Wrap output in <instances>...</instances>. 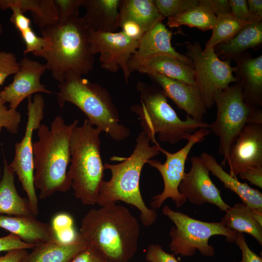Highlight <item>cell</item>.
I'll return each mask as SVG.
<instances>
[{
	"mask_svg": "<svg viewBox=\"0 0 262 262\" xmlns=\"http://www.w3.org/2000/svg\"><path fill=\"white\" fill-rule=\"evenodd\" d=\"M140 232L139 223L129 209L111 203L90 209L82 220L79 233L107 262H128L136 251Z\"/></svg>",
	"mask_w": 262,
	"mask_h": 262,
	"instance_id": "6da1fadb",
	"label": "cell"
},
{
	"mask_svg": "<svg viewBox=\"0 0 262 262\" xmlns=\"http://www.w3.org/2000/svg\"><path fill=\"white\" fill-rule=\"evenodd\" d=\"M75 120L66 124L60 115L51 122L50 127L41 124L37 130L38 140L33 143L34 175L39 198L45 199L56 192H65L71 187L68 174L70 163V139Z\"/></svg>",
	"mask_w": 262,
	"mask_h": 262,
	"instance_id": "7a4b0ae2",
	"label": "cell"
},
{
	"mask_svg": "<svg viewBox=\"0 0 262 262\" xmlns=\"http://www.w3.org/2000/svg\"><path fill=\"white\" fill-rule=\"evenodd\" d=\"M148 137L143 131L136 139L135 148L127 158L113 157L111 159L121 161L117 164H104V169L111 173V179L101 183L96 204L100 207L121 201L135 207L139 211L143 225L148 227L157 220L155 209L148 208L140 190V178L142 169L147 162L159 154L160 145L150 146Z\"/></svg>",
	"mask_w": 262,
	"mask_h": 262,
	"instance_id": "3957f363",
	"label": "cell"
},
{
	"mask_svg": "<svg viewBox=\"0 0 262 262\" xmlns=\"http://www.w3.org/2000/svg\"><path fill=\"white\" fill-rule=\"evenodd\" d=\"M41 33L47 44L35 56L46 60L47 69L55 80L62 82L68 72L82 75L92 71L94 55L91 51L88 30L83 17L72 16L64 24L41 30Z\"/></svg>",
	"mask_w": 262,
	"mask_h": 262,
	"instance_id": "277c9868",
	"label": "cell"
},
{
	"mask_svg": "<svg viewBox=\"0 0 262 262\" xmlns=\"http://www.w3.org/2000/svg\"><path fill=\"white\" fill-rule=\"evenodd\" d=\"M58 88L56 98L60 108L66 102L73 104L85 114L93 126L115 141H122L129 137L130 131L120 123L118 110L106 88L72 72L65 75Z\"/></svg>",
	"mask_w": 262,
	"mask_h": 262,
	"instance_id": "5b68a950",
	"label": "cell"
},
{
	"mask_svg": "<svg viewBox=\"0 0 262 262\" xmlns=\"http://www.w3.org/2000/svg\"><path fill=\"white\" fill-rule=\"evenodd\" d=\"M136 89L140 94L141 104L131 106V111L140 121L143 131L155 145L159 140L174 145L200 128H208L209 124L187 116L181 119L168 103L167 97L161 88L139 81Z\"/></svg>",
	"mask_w": 262,
	"mask_h": 262,
	"instance_id": "8992f818",
	"label": "cell"
},
{
	"mask_svg": "<svg viewBox=\"0 0 262 262\" xmlns=\"http://www.w3.org/2000/svg\"><path fill=\"white\" fill-rule=\"evenodd\" d=\"M73 128L70 139L71 164L68 174L76 198L86 205L96 204L104 176L100 153L101 131L85 119Z\"/></svg>",
	"mask_w": 262,
	"mask_h": 262,
	"instance_id": "52a82bcc",
	"label": "cell"
},
{
	"mask_svg": "<svg viewBox=\"0 0 262 262\" xmlns=\"http://www.w3.org/2000/svg\"><path fill=\"white\" fill-rule=\"evenodd\" d=\"M214 103L216 117L208 129L219 137L218 151L224 156L222 164L225 165L230 147L244 127L248 124H262V111L245 101L240 82L217 92Z\"/></svg>",
	"mask_w": 262,
	"mask_h": 262,
	"instance_id": "ba28073f",
	"label": "cell"
},
{
	"mask_svg": "<svg viewBox=\"0 0 262 262\" xmlns=\"http://www.w3.org/2000/svg\"><path fill=\"white\" fill-rule=\"evenodd\" d=\"M162 212L175 225L169 231L171 239L169 248L175 255L191 257L198 250L204 257H213L215 250L209 244V240L214 235H222L228 242H235L238 233L226 227L221 221L208 222L197 220L175 211L167 205L163 207Z\"/></svg>",
	"mask_w": 262,
	"mask_h": 262,
	"instance_id": "9c48e42d",
	"label": "cell"
},
{
	"mask_svg": "<svg viewBox=\"0 0 262 262\" xmlns=\"http://www.w3.org/2000/svg\"><path fill=\"white\" fill-rule=\"evenodd\" d=\"M187 57L192 62L195 81L203 104L206 109L214 104L215 93L227 88L231 83L238 82L233 75L235 67L229 60L222 61L214 48L203 49L198 42H185Z\"/></svg>",
	"mask_w": 262,
	"mask_h": 262,
	"instance_id": "30bf717a",
	"label": "cell"
},
{
	"mask_svg": "<svg viewBox=\"0 0 262 262\" xmlns=\"http://www.w3.org/2000/svg\"><path fill=\"white\" fill-rule=\"evenodd\" d=\"M27 115L25 133L22 140L15 145L14 158L9 165L17 176L32 212L36 216L39 213L38 200L34 184L33 132L41 124L44 117L45 100L40 94H35L33 98H27Z\"/></svg>",
	"mask_w": 262,
	"mask_h": 262,
	"instance_id": "8fae6325",
	"label": "cell"
},
{
	"mask_svg": "<svg viewBox=\"0 0 262 262\" xmlns=\"http://www.w3.org/2000/svg\"><path fill=\"white\" fill-rule=\"evenodd\" d=\"M210 132L208 128H200L190 134L187 138V144L179 150L170 153L161 147L160 152L166 157L164 163L156 159H150L147 163L156 169L160 173L164 181L163 192L153 196L150 206L153 209L160 208L164 201L171 198L177 208L183 206L186 199L180 194L179 186L185 174V165L189 152L196 143L202 141Z\"/></svg>",
	"mask_w": 262,
	"mask_h": 262,
	"instance_id": "7c38bea8",
	"label": "cell"
},
{
	"mask_svg": "<svg viewBox=\"0 0 262 262\" xmlns=\"http://www.w3.org/2000/svg\"><path fill=\"white\" fill-rule=\"evenodd\" d=\"M88 30L91 52L94 55L100 54L101 67L112 73L121 69L128 84L131 74L129 62L136 51L139 41L129 38L121 31L108 33Z\"/></svg>",
	"mask_w": 262,
	"mask_h": 262,
	"instance_id": "4fadbf2b",
	"label": "cell"
},
{
	"mask_svg": "<svg viewBox=\"0 0 262 262\" xmlns=\"http://www.w3.org/2000/svg\"><path fill=\"white\" fill-rule=\"evenodd\" d=\"M191 166L185 173L179 186L180 194L191 203L200 205L213 204L226 211L230 206L222 199L220 191L210 177V171L200 157L191 158Z\"/></svg>",
	"mask_w": 262,
	"mask_h": 262,
	"instance_id": "5bb4252c",
	"label": "cell"
},
{
	"mask_svg": "<svg viewBox=\"0 0 262 262\" xmlns=\"http://www.w3.org/2000/svg\"><path fill=\"white\" fill-rule=\"evenodd\" d=\"M19 68L12 82L0 91V99L8 103L9 108L16 110L20 103L33 94L53 92L41 82V77L47 70L45 64L24 57L19 62Z\"/></svg>",
	"mask_w": 262,
	"mask_h": 262,
	"instance_id": "9a60e30c",
	"label": "cell"
},
{
	"mask_svg": "<svg viewBox=\"0 0 262 262\" xmlns=\"http://www.w3.org/2000/svg\"><path fill=\"white\" fill-rule=\"evenodd\" d=\"M226 163L229 174L237 178L247 167L262 166V124L244 127L230 147Z\"/></svg>",
	"mask_w": 262,
	"mask_h": 262,
	"instance_id": "2e32d148",
	"label": "cell"
},
{
	"mask_svg": "<svg viewBox=\"0 0 262 262\" xmlns=\"http://www.w3.org/2000/svg\"><path fill=\"white\" fill-rule=\"evenodd\" d=\"M172 33L162 21L155 24L145 33L139 41L138 46L129 62L131 73L136 71L139 66L147 60L158 55L175 57L192 66L191 60L186 55L177 51L171 44Z\"/></svg>",
	"mask_w": 262,
	"mask_h": 262,
	"instance_id": "e0dca14e",
	"label": "cell"
},
{
	"mask_svg": "<svg viewBox=\"0 0 262 262\" xmlns=\"http://www.w3.org/2000/svg\"><path fill=\"white\" fill-rule=\"evenodd\" d=\"M147 75L161 88L167 98L178 107L185 112L187 116L203 121L207 109L196 86L189 85L156 73Z\"/></svg>",
	"mask_w": 262,
	"mask_h": 262,
	"instance_id": "ac0fdd59",
	"label": "cell"
},
{
	"mask_svg": "<svg viewBox=\"0 0 262 262\" xmlns=\"http://www.w3.org/2000/svg\"><path fill=\"white\" fill-rule=\"evenodd\" d=\"M32 216L0 215V228L35 246L57 240L51 225Z\"/></svg>",
	"mask_w": 262,
	"mask_h": 262,
	"instance_id": "d6986e66",
	"label": "cell"
},
{
	"mask_svg": "<svg viewBox=\"0 0 262 262\" xmlns=\"http://www.w3.org/2000/svg\"><path fill=\"white\" fill-rule=\"evenodd\" d=\"M237 59V72L243 85L245 101L256 107L262 105V56L252 58L250 56Z\"/></svg>",
	"mask_w": 262,
	"mask_h": 262,
	"instance_id": "ffe728a7",
	"label": "cell"
},
{
	"mask_svg": "<svg viewBox=\"0 0 262 262\" xmlns=\"http://www.w3.org/2000/svg\"><path fill=\"white\" fill-rule=\"evenodd\" d=\"M120 0H82L86 10L84 18L88 29L115 33L119 28Z\"/></svg>",
	"mask_w": 262,
	"mask_h": 262,
	"instance_id": "44dd1931",
	"label": "cell"
},
{
	"mask_svg": "<svg viewBox=\"0 0 262 262\" xmlns=\"http://www.w3.org/2000/svg\"><path fill=\"white\" fill-rule=\"evenodd\" d=\"M200 157L209 171L223 183L225 188L235 193L242 202L251 209L262 210V194L260 191L226 172L213 155L204 152Z\"/></svg>",
	"mask_w": 262,
	"mask_h": 262,
	"instance_id": "7402d4cb",
	"label": "cell"
},
{
	"mask_svg": "<svg viewBox=\"0 0 262 262\" xmlns=\"http://www.w3.org/2000/svg\"><path fill=\"white\" fill-rule=\"evenodd\" d=\"M136 71L156 73L193 86H196L193 66L168 55H158L141 64Z\"/></svg>",
	"mask_w": 262,
	"mask_h": 262,
	"instance_id": "603a6c76",
	"label": "cell"
},
{
	"mask_svg": "<svg viewBox=\"0 0 262 262\" xmlns=\"http://www.w3.org/2000/svg\"><path fill=\"white\" fill-rule=\"evenodd\" d=\"M15 174L4 158L3 173L0 180V215H34L28 199L22 197L16 190Z\"/></svg>",
	"mask_w": 262,
	"mask_h": 262,
	"instance_id": "cb8c5ba5",
	"label": "cell"
},
{
	"mask_svg": "<svg viewBox=\"0 0 262 262\" xmlns=\"http://www.w3.org/2000/svg\"><path fill=\"white\" fill-rule=\"evenodd\" d=\"M88 244L82 236L72 243H64L57 240L51 241L36 246L22 262H69Z\"/></svg>",
	"mask_w": 262,
	"mask_h": 262,
	"instance_id": "d4e9b609",
	"label": "cell"
},
{
	"mask_svg": "<svg viewBox=\"0 0 262 262\" xmlns=\"http://www.w3.org/2000/svg\"><path fill=\"white\" fill-rule=\"evenodd\" d=\"M118 11L119 23L131 20L140 25L145 32L164 18L153 0H120Z\"/></svg>",
	"mask_w": 262,
	"mask_h": 262,
	"instance_id": "484cf974",
	"label": "cell"
},
{
	"mask_svg": "<svg viewBox=\"0 0 262 262\" xmlns=\"http://www.w3.org/2000/svg\"><path fill=\"white\" fill-rule=\"evenodd\" d=\"M262 43V22L249 23L230 40L217 45L216 53L228 60L237 59L246 49L255 48Z\"/></svg>",
	"mask_w": 262,
	"mask_h": 262,
	"instance_id": "4316f807",
	"label": "cell"
},
{
	"mask_svg": "<svg viewBox=\"0 0 262 262\" xmlns=\"http://www.w3.org/2000/svg\"><path fill=\"white\" fill-rule=\"evenodd\" d=\"M16 6L31 12L35 24L41 30L58 23L59 16L54 0H0L1 10Z\"/></svg>",
	"mask_w": 262,
	"mask_h": 262,
	"instance_id": "83f0119b",
	"label": "cell"
},
{
	"mask_svg": "<svg viewBox=\"0 0 262 262\" xmlns=\"http://www.w3.org/2000/svg\"><path fill=\"white\" fill-rule=\"evenodd\" d=\"M221 222L237 233L249 234L262 245V225L255 219L252 209L243 203H237L228 209Z\"/></svg>",
	"mask_w": 262,
	"mask_h": 262,
	"instance_id": "f1b7e54d",
	"label": "cell"
},
{
	"mask_svg": "<svg viewBox=\"0 0 262 262\" xmlns=\"http://www.w3.org/2000/svg\"><path fill=\"white\" fill-rule=\"evenodd\" d=\"M216 18V16L211 11L198 5L168 17L166 24L170 28L186 25L206 31L212 30Z\"/></svg>",
	"mask_w": 262,
	"mask_h": 262,
	"instance_id": "f546056e",
	"label": "cell"
},
{
	"mask_svg": "<svg viewBox=\"0 0 262 262\" xmlns=\"http://www.w3.org/2000/svg\"><path fill=\"white\" fill-rule=\"evenodd\" d=\"M248 23L237 19L231 14L217 16L212 35L204 49H215L217 45L229 41Z\"/></svg>",
	"mask_w": 262,
	"mask_h": 262,
	"instance_id": "4dcf8cb0",
	"label": "cell"
},
{
	"mask_svg": "<svg viewBox=\"0 0 262 262\" xmlns=\"http://www.w3.org/2000/svg\"><path fill=\"white\" fill-rule=\"evenodd\" d=\"M160 14L164 17L177 15L199 5V0H153Z\"/></svg>",
	"mask_w": 262,
	"mask_h": 262,
	"instance_id": "1f68e13d",
	"label": "cell"
},
{
	"mask_svg": "<svg viewBox=\"0 0 262 262\" xmlns=\"http://www.w3.org/2000/svg\"><path fill=\"white\" fill-rule=\"evenodd\" d=\"M21 115L17 110L8 108L0 99V132L5 128L12 134L18 132Z\"/></svg>",
	"mask_w": 262,
	"mask_h": 262,
	"instance_id": "d6a6232c",
	"label": "cell"
},
{
	"mask_svg": "<svg viewBox=\"0 0 262 262\" xmlns=\"http://www.w3.org/2000/svg\"><path fill=\"white\" fill-rule=\"evenodd\" d=\"M19 68V62L13 52L0 51V86L9 76L15 75Z\"/></svg>",
	"mask_w": 262,
	"mask_h": 262,
	"instance_id": "836d02e7",
	"label": "cell"
},
{
	"mask_svg": "<svg viewBox=\"0 0 262 262\" xmlns=\"http://www.w3.org/2000/svg\"><path fill=\"white\" fill-rule=\"evenodd\" d=\"M82 0H54L59 16V24H64L70 17L79 16Z\"/></svg>",
	"mask_w": 262,
	"mask_h": 262,
	"instance_id": "e575fe53",
	"label": "cell"
},
{
	"mask_svg": "<svg viewBox=\"0 0 262 262\" xmlns=\"http://www.w3.org/2000/svg\"><path fill=\"white\" fill-rule=\"evenodd\" d=\"M24 40L26 48L23 51L24 55L32 52L35 56L46 46L47 39L43 37L38 36L32 28L20 33Z\"/></svg>",
	"mask_w": 262,
	"mask_h": 262,
	"instance_id": "d590c367",
	"label": "cell"
},
{
	"mask_svg": "<svg viewBox=\"0 0 262 262\" xmlns=\"http://www.w3.org/2000/svg\"><path fill=\"white\" fill-rule=\"evenodd\" d=\"M231 14L237 19L246 22L253 23L262 21V19L253 16L249 12L246 0H229Z\"/></svg>",
	"mask_w": 262,
	"mask_h": 262,
	"instance_id": "8d00e7d4",
	"label": "cell"
},
{
	"mask_svg": "<svg viewBox=\"0 0 262 262\" xmlns=\"http://www.w3.org/2000/svg\"><path fill=\"white\" fill-rule=\"evenodd\" d=\"M69 262H107L102 252L95 246L88 244L76 254Z\"/></svg>",
	"mask_w": 262,
	"mask_h": 262,
	"instance_id": "74e56055",
	"label": "cell"
},
{
	"mask_svg": "<svg viewBox=\"0 0 262 262\" xmlns=\"http://www.w3.org/2000/svg\"><path fill=\"white\" fill-rule=\"evenodd\" d=\"M173 254L167 253L158 244H151L146 251L147 262H179Z\"/></svg>",
	"mask_w": 262,
	"mask_h": 262,
	"instance_id": "f35d334b",
	"label": "cell"
},
{
	"mask_svg": "<svg viewBox=\"0 0 262 262\" xmlns=\"http://www.w3.org/2000/svg\"><path fill=\"white\" fill-rule=\"evenodd\" d=\"M35 246L22 241L12 233L0 237V252L17 249H33Z\"/></svg>",
	"mask_w": 262,
	"mask_h": 262,
	"instance_id": "ab89813d",
	"label": "cell"
},
{
	"mask_svg": "<svg viewBox=\"0 0 262 262\" xmlns=\"http://www.w3.org/2000/svg\"><path fill=\"white\" fill-rule=\"evenodd\" d=\"M235 243L242 252V259L239 262H262V257L251 250L247 245L243 233H238Z\"/></svg>",
	"mask_w": 262,
	"mask_h": 262,
	"instance_id": "60d3db41",
	"label": "cell"
},
{
	"mask_svg": "<svg viewBox=\"0 0 262 262\" xmlns=\"http://www.w3.org/2000/svg\"><path fill=\"white\" fill-rule=\"evenodd\" d=\"M119 28L128 37L139 41L146 33L138 23L130 20H123L119 23Z\"/></svg>",
	"mask_w": 262,
	"mask_h": 262,
	"instance_id": "b9f144b4",
	"label": "cell"
},
{
	"mask_svg": "<svg viewBox=\"0 0 262 262\" xmlns=\"http://www.w3.org/2000/svg\"><path fill=\"white\" fill-rule=\"evenodd\" d=\"M199 5L211 11L216 16L225 14H231L228 0H199Z\"/></svg>",
	"mask_w": 262,
	"mask_h": 262,
	"instance_id": "7bdbcfd3",
	"label": "cell"
},
{
	"mask_svg": "<svg viewBox=\"0 0 262 262\" xmlns=\"http://www.w3.org/2000/svg\"><path fill=\"white\" fill-rule=\"evenodd\" d=\"M9 8L12 11L10 22L14 24L20 33L31 28V19L24 15L19 8L12 6Z\"/></svg>",
	"mask_w": 262,
	"mask_h": 262,
	"instance_id": "ee69618b",
	"label": "cell"
},
{
	"mask_svg": "<svg viewBox=\"0 0 262 262\" xmlns=\"http://www.w3.org/2000/svg\"><path fill=\"white\" fill-rule=\"evenodd\" d=\"M238 176L251 184L262 188V166H251L242 170Z\"/></svg>",
	"mask_w": 262,
	"mask_h": 262,
	"instance_id": "f6af8a7d",
	"label": "cell"
},
{
	"mask_svg": "<svg viewBox=\"0 0 262 262\" xmlns=\"http://www.w3.org/2000/svg\"><path fill=\"white\" fill-rule=\"evenodd\" d=\"M51 226L56 234L59 231L73 227V220L68 214L60 213L54 216Z\"/></svg>",
	"mask_w": 262,
	"mask_h": 262,
	"instance_id": "bcb514c9",
	"label": "cell"
},
{
	"mask_svg": "<svg viewBox=\"0 0 262 262\" xmlns=\"http://www.w3.org/2000/svg\"><path fill=\"white\" fill-rule=\"evenodd\" d=\"M28 253L25 249L11 250L0 256V262H22Z\"/></svg>",
	"mask_w": 262,
	"mask_h": 262,
	"instance_id": "7dc6e473",
	"label": "cell"
},
{
	"mask_svg": "<svg viewBox=\"0 0 262 262\" xmlns=\"http://www.w3.org/2000/svg\"><path fill=\"white\" fill-rule=\"evenodd\" d=\"M248 10L253 16L262 18V0H246Z\"/></svg>",
	"mask_w": 262,
	"mask_h": 262,
	"instance_id": "c3c4849f",
	"label": "cell"
},
{
	"mask_svg": "<svg viewBox=\"0 0 262 262\" xmlns=\"http://www.w3.org/2000/svg\"><path fill=\"white\" fill-rule=\"evenodd\" d=\"M252 211L256 220L262 225V210L252 209Z\"/></svg>",
	"mask_w": 262,
	"mask_h": 262,
	"instance_id": "681fc988",
	"label": "cell"
},
{
	"mask_svg": "<svg viewBox=\"0 0 262 262\" xmlns=\"http://www.w3.org/2000/svg\"><path fill=\"white\" fill-rule=\"evenodd\" d=\"M3 30V26L0 21V35L2 33Z\"/></svg>",
	"mask_w": 262,
	"mask_h": 262,
	"instance_id": "f907efd6",
	"label": "cell"
},
{
	"mask_svg": "<svg viewBox=\"0 0 262 262\" xmlns=\"http://www.w3.org/2000/svg\"><path fill=\"white\" fill-rule=\"evenodd\" d=\"M1 178V170H0V180Z\"/></svg>",
	"mask_w": 262,
	"mask_h": 262,
	"instance_id": "816d5d0a",
	"label": "cell"
}]
</instances>
